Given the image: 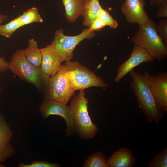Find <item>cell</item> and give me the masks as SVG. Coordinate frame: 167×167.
Masks as SVG:
<instances>
[{"instance_id": "cell-11", "label": "cell", "mask_w": 167, "mask_h": 167, "mask_svg": "<svg viewBox=\"0 0 167 167\" xmlns=\"http://www.w3.org/2000/svg\"><path fill=\"white\" fill-rule=\"evenodd\" d=\"M144 0H125L121 9L127 21L141 25L146 23L149 18L144 9Z\"/></svg>"}, {"instance_id": "cell-28", "label": "cell", "mask_w": 167, "mask_h": 167, "mask_svg": "<svg viewBox=\"0 0 167 167\" xmlns=\"http://www.w3.org/2000/svg\"><path fill=\"white\" fill-rule=\"evenodd\" d=\"M167 0H149L150 4L153 6H158Z\"/></svg>"}, {"instance_id": "cell-9", "label": "cell", "mask_w": 167, "mask_h": 167, "mask_svg": "<svg viewBox=\"0 0 167 167\" xmlns=\"http://www.w3.org/2000/svg\"><path fill=\"white\" fill-rule=\"evenodd\" d=\"M154 60L145 49L135 44L129 58L118 68L114 81L119 82L135 67L142 63L152 62Z\"/></svg>"}, {"instance_id": "cell-16", "label": "cell", "mask_w": 167, "mask_h": 167, "mask_svg": "<svg viewBox=\"0 0 167 167\" xmlns=\"http://www.w3.org/2000/svg\"><path fill=\"white\" fill-rule=\"evenodd\" d=\"M65 10V15L69 22H74L82 15L83 0H61Z\"/></svg>"}, {"instance_id": "cell-20", "label": "cell", "mask_w": 167, "mask_h": 167, "mask_svg": "<svg viewBox=\"0 0 167 167\" xmlns=\"http://www.w3.org/2000/svg\"><path fill=\"white\" fill-rule=\"evenodd\" d=\"M21 27L19 15L5 24L0 25V35L9 38L17 29Z\"/></svg>"}, {"instance_id": "cell-22", "label": "cell", "mask_w": 167, "mask_h": 167, "mask_svg": "<svg viewBox=\"0 0 167 167\" xmlns=\"http://www.w3.org/2000/svg\"><path fill=\"white\" fill-rule=\"evenodd\" d=\"M98 17L105 23L106 26L113 29L116 28L118 26L117 20L114 19L107 10L104 9L102 7L100 11Z\"/></svg>"}, {"instance_id": "cell-18", "label": "cell", "mask_w": 167, "mask_h": 167, "mask_svg": "<svg viewBox=\"0 0 167 167\" xmlns=\"http://www.w3.org/2000/svg\"><path fill=\"white\" fill-rule=\"evenodd\" d=\"M84 167H109L103 153L97 151L89 155L83 163Z\"/></svg>"}, {"instance_id": "cell-19", "label": "cell", "mask_w": 167, "mask_h": 167, "mask_svg": "<svg viewBox=\"0 0 167 167\" xmlns=\"http://www.w3.org/2000/svg\"><path fill=\"white\" fill-rule=\"evenodd\" d=\"M19 16L22 27L33 22H42L43 21L38 9L35 7L28 9Z\"/></svg>"}, {"instance_id": "cell-25", "label": "cell", "mask_w": 167, "mask_h": 167, "mask_svg": "<svg viewBox=\"0 0 167 167\" xmlns=\"http://www.w3.org/2000/svg\"><path fill=\"white\" fill-rule=\"evenodd\" d=\"M106 26V25L104 21L98 17L93 21L89 29L92 31H100Z\"/></svg>"}, {"instance_id": "cell-14", "label": "cell", "mask_w": 167, "mask_h": 167, "mask_svg": "<svg viewBox=\"0 0 167 167\" xmlns=\"http://www.w3.org/2000/svg\"><path fill=\"white\" fill-rule=\"evenodd\" d=\"M136 161L132 151L125 148L115 151L107 159L109 167H132Z\"/></svg>"}, {"instance_id": "cell-5", "label": "cell", "mask_w": 167, "mask_h": 167, "mask_svg": "<svg viewBox=\"0 0 167 167\" xmlns=\"http://www.w3.org/2000/svg\"><path fill=\"white\" fill-rule=\"evenodd\" d=\"M65 66L67 79L75 91L84 90L91 87L105 88L109 86L101 78L78 62H66Z\"/></svg>"}, {"instance_id": "cell-29", "label": "cell", "mask_w": 167, "mask_h": 167, "mask_svg": "<svg viewBox=\"0 0 167 167\" xmlns=\"http://www.w3.org/2000/svg\"><path fill=\"white\" fill-rule=\"evenodd\" d=\"M7 15H3L0 14V25L7 18Z\"/></svg>"}, {"instance_id": "cell-2", "label": "cell", "mask_w": 167, "mask_h": 167, "mask_svg": "<svg viewBox=\"0 0 167 167\" xmlns=\"http://www.w3.org/2000/svg\"><path fill=\"white\" fill-rule=\"evenodd\" d=\"M157 25L152 19L139 25L131 41L145 49L154 59L159 61L167 57V45L163 41L157 32Z\"/></svg>"}, {"instance_id": "cell-13", "label": "cell", "mask_w": 167, "mask_h": 167, "mask_svg": "<svg viewBox=\"0 0 167 167\" xmlns=\"http://www.w3.org/2000/svg\"><path fill=\"white\" fill-rule=\"evenodd\" d=\"M12 131L0 111V167L2 163L14 153L13 147L10 141L12 137Z\"/></svg>"}, {"instance_id": "cell-15", "label": "cell", "mask_w": 167, "mask_h": 167, "mask_svg": "<svg viewBox=\"0 0 167 167\" xmlns=\"http://www.w3.org/2000/svg\"><path fill=\"white\" fill-rule=\"evenodd\" d=\"M83 6L82 16L84 18L83 24L90 27L93 21L98 17L101 6L99 0H83Z\"/></svg>"}, {"instance_id": "cell-8", "label": "cell", "mask_w": 167, "mask_h": 167, "mask_svg": "<svg viewBox=\"0 0 167 167\" xmlns=\"http://www.w3.org/2000/svg\"><path fill=\"white\" fill-rule=\"evenodd\" d=\"M38 109L44 119L50 115H57L64 118L67 124V136L74 133V118L69 106L56 101L44 99Z\"/></svg>"}, {"instance_id": "cell-21", "label": "cell", "mask_w": 167, "mask_h": 167, "mask_svg": "<svg viewBox=\"0 0 167 167\" xmlns=\"http://www.w3.org/2000/svg\"><path fill=\"white\" fill-rule=\"evenodd\" d=\"M148 167H167V147L154 156L152 159L147 163Z\"/></svg>"}, {"instance_id": "cell-6", "label": "cell", "mask_w": 167, "mask_h": 167, "mask_svg": "<svg viewBox=\"0 0 167 167\" xmlns=\"http://www.w3.org/2000/svg\"><path fill=\"white\" fill-rule=\"evenodd\" d=\"M44 99L56 101L66 105L75 94L66 75L65 65H61L58 72L49 77L42 90Z\"/></svg>"}, {"instance_id": "cell-12", "label": "cell", "mask_w": 167, "mask_h": 167, "mask_svg": "<svg viewBox=\"0 0 167 167\" xmlns=\"http://www.w3.org/2000/svg\"><path fill=\"white\" fill-rule=\"evenodd\" d=\"M40 49L42 55L41 68L48 76H53L59 70L62 61L51 43Z\"/></svg>"}, {"instance_id": "cell-1", "label": "cell", "mask_w": 167, "mask_h": 167, "mask_svg": "<svg viewBox=\"0 0 167 167\" xmlns=\"http://www.w3.org/2000/svg\"><path fill=\"white\" fill-rule=\"evenodd\" d=\"M129 73L132 79L130 86L140 109L149 123L158 125L165 113L158 109L150 91L148 82L150 74L147 71L141 74L133 70Z\"/></svg>"}, {"instance_id": "cell-27", "label": "cell", "mask_w": 167, "mask_h": 167, "mask_svg": "<svg viewBox=\"0 0 167 167\" xmlns=\"http://www.w3.org/2000/svg\"><path fill=\"white\" fill-rule=\"evenodd\" d=\"M9 70V63L4 57H0V73L5 72Z\"/></svg>"}, {"instance_id": "cell-26", "label": "cell", "mask_w": 167, "mask_h": 167, "mask_svg": "<svg viewBox=\"0 0 167 167\" xmlns=\"http://www.w3.org/2000/svg\"><path fill=\"white\" fill-rule=\"evenodd\" d=\"M156 12V16L158 18H167V0L159 5Z\"/></svg>"}, {"instance_id": "cell-4", "label": "cell", "mask_w": 167, "mask_h": 167, "mask_svg": "<svg viewBox=\"0 0 167 167\" xmlns=\"http://www.w3.org/2000/svg\"><path fill=\"white\" fill-rule=\"evenodd\" d=\"M88 103L85 92L82 90L72 100L69 106L74 118L75 131L84 139L94 138L98 130L97 125L92 123L89 115Z\"/></svg>"}, {"instance_id": "cell-30", "label": "cell", "mask_w": 167, "mask_h": 167, "mask_svg": "<svg viewBox=\"0 0 167 167\" xmlns=\"http://www.w3.org/2000/svg\"><path fill=\"white\" fill-rule=\"evenodd\" d=\"M2 86H1V84L0 81V94L2 92Z\"/></svg>"}, {"instance_id": "cell-23", "label": "cell", "mask_w": 167, "mask_h": 167, "mask_svg": "<svg viewBox=\"0 0 167 167\" xmlns=\"http://www.w3.org/2000/svg\"><path fill=\"white\" fill-rule=\"evenodd\" d=\"M157 32L164 43L167 45V18L159 21L157 25Z\"/></svg>"}, {"instance_id": "cell-10", "label": "cell", "mask_w": 167, "mask_h": 167, "mask_svg": "<svg viewBox=\"0 0 167 167\" xmlns=\"http://www.w3.org/2000/svg\"><path fill=\"white\" fill-rule=\"evenodd\" d=\"M150 91L161 111L167 112V73L163 72L148 78Z\"/></svg>"}, {"instance_id": "cell-24", "label": "cell", "mask_w": 167, "mask_h": 167, "mask_svg": "<svg viewBox=\"0 0 167 167\" xmlns=\"http://www.w3.org/2000/svg\"><path fill=\"white\" fill-rule=\"evenodd\" d=\"M61 165L58 163H51L44 161H35L29 164L20 163V167H58Z\"/></svg>"}, {"instance_id": "cell-3", "label": "cell", "mask_w": 167, "mask_h": 167, "mask_svg": "<svg viewBox=\"0 0 167 167\" xmlns=\"http://www.w3.org/2000/svg\"><path fill=\"white\" fill-rule=\"evenodd\" d=\"M9 63V70L21 79L32 84L42 91L49 77L41 67H37L27 59L24 50L18 49L13 54Z\"/></svg>"}, {"instance_id": "cell-7", "label": "cell", "mask_w": 167, "mask_h": 167, "mask_svg": "<svg viewBox=\"0 0 167 167\" xmlns=\"http://www.w3.org/2000/svg\"><path fill=\"white\" fill-rule=\"evenodd\" d=\"M95 31L89 28L84 29L80 34L74 36L66 35L62 28L56 30L51 43L62 62L71 61L74 57V50L77 45L85 39L95 36Z\"/></svg>"}, {"instance_id": "cell-17", "label": "cell", "mask_w": 167, "mask_h": 167, "mask_svg": "<svg viewBox=\"0 0 167 167\" xmlns=\"http://www.w3.org/2000/svg\"><path fill=\"white\" fill-rule=\"evenodd\" d=\"M24 51L27 59L36 66L40 67L42 55L37 41L33 38L30 39L28 45Z\"/></svg>"}]
</instances>
